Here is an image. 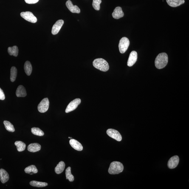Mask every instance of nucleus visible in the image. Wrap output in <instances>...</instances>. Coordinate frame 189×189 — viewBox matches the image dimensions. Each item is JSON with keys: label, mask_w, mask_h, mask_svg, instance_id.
Listing matches in <instances>:
<instances>
[{"label": "nucleus", "mask_w": 189, "mask_h": 189, "mask_svg": "<svg viewBox=\"0 0 189 189\" xmlns=\"http://www.w3.org/2000/svg\"><path fill=\"white\" fill-rule=\"evenodd\" d=\"M39 0H25L26 3L29 4L36 3Z\"/></svg>", "instance_id": "7c9ffc66"}, {"label": "nucleus", "mask_w": 189, "mask_h": 189, "mask_svg": "<svg viewBox=\"0 0 189 189\" xmlns=\"http://www.w3.org/2000/svg\"><path fill=\"white\" fill-rule=\"evenodd\" d=\"M41 146L39 144L37 143H32L28 146L27 150L30 152H35L41 150Z\"/></svg>", "instance_id": "f3484780"}, {"label": "nucleus", "mask_w": 189, "mask_h": 189, "mask_svg": "<svg viewBox=\"0 0 189 189\" xmlns=\"http://www.w3.org/2000/svg\"><path fill=\"white\" fill-rule=\"evenodd\" d=\"M168 62V57L165 53H162L156 57L155 61V65L157 69H163L167 65Z\"/></svg>", "instance_id": "f257e3e1"}, {"label": "nucleus", "mask_w": 189, "mask_h": 189, "mask_svg": "<svg viewBox=\"0 0 189 189\" xmlns=\"http://www.w3.org/2000/svg\"><path fill=\"white\" fill-rule=\"evenodd\" d=\"M106 134L109 137L115 139L118 141L120 142L122 140L121 135L116 130L109 128L107 130Z\"/></svg>", "instance_id": "0eeeda50"}, {"label": "nucleus", "mask_w": 189, "mask_h": 189, "mask_svg": "<svg viewBox=\"0 0 189 189\" xmlns=\"http://www.w3.org/2000/svg\"><path fill=\"white\" fill-rule=\"evenodd\" d=\"M112 16L113 18L117 19L123 17L124 13L122 8L119 7H116L112 13Z\"/></svg>", "instance_id": "4468645a"}, {"label": "nucleus", "mask_w": 189, "mask_h": 189, "mask_svg": "<svg viewBox=\"0 0 189 189\" xmlns=\"http://www.w3.org/2000/svg\"><path fill=\"white\" fill-rule=\"evenodd\" d=\"M19 50L17 46H15L12 47L8 48V52L10 55H13L16 57L18 54Z\"/></svg>", "instance_id": "412c9836"}, {"label": "nucleus", "mask_w": 189, "mask_h": 189, "mask_svg": "<svg viewBox=\"0 0 189 189\" xmlns=\"http://www.w3.org/2000/svg\"><path fill=\"white\" fill-rule=\"evenodd\" d=\"M66 6L71 12L73 13H79L80 12V10L77 5H74L72 1L70 0L67 1Z\"/></svg>", "instance_id": "f8f14e48"}, {"label": "nucleus", "mask_w": 189, "mask_h": 189, "mask_svg": "<svg viewBox=\"0 0 189 189\" xmlns=\"http://www.w3.org/2000/svg\"><path fill=\"white\" fill-rule=\"evenodd\" d=\"M93 65L96 69L103 72H106L109 69V64L102 58H97L93 62Z\"/></svg>", "instance_id": "f03ea898"}, {"label": "nucleus", "mask_w": 189, "mask_h": 189, "mask_svg": "<svg viewBox=\"0 0 189 189\" xmlns=\"http://www.w3.org/2000/svg\"><path fill=\"white\" fill-rule=\"evenodd\" d=\"M69 144L74 149L78 151H81L83 147L81 144L75 139H71L69 141Z\"/></svg>", "instance_id": "ddd939ff"}, {"label": "nucleus", "mask_w": 189, "mask_h": 189, "mask_svg": "<svg viewBox=\"0 0 189 189\" xmlns=\"http://www.w3.org/2000/svg\"><path fill=\"white\" fill-rule=\"evenodd\" d=\"M63 24H64V21L63 20H59L57 21L53 26L52 30V33L53 35H55L58 34Z\"/></svg>", "instance_id": "9d476101"}, {"label": "nucleus", "mask_w": 189, "mask_h": 189, "mask_svg": "<svg viewBox=\"0 0 189 189\" xmlns=\"http://www.w3.org/2000/svg\"><path fill=\"white\" fill-rule=\"evenodd\" d=\"M49 102L47 98L43 99L38 105V109L39 111L41 113L46 112L49 109Z\"/></svg>", "instance_id": "39448f33"}, {"label": "nucleus", "mask_w": 189, "mask_h": 189, "mask_svg": "<svg viewBox=\"0 0 189 189\" xmlns=\"http://www.w3.org/2000/svg\"><path fill=\"white\" fill-rule=\"evenodd\" d=\"M9 179L8 173L3 169H0V180L3 184L5 183Z\"/></svg>", "instance_id": "2eb2a0df"}, {"label": "nucleus", "mask_w": 189, "mask_h": 189, "mask_svg": "<svg viewBox=\"0 0 189 189\" xmlns=\"http://www.w3.org/2000/svg\"><path fill=\"white\" fill-rule=\"evenodd\" d=\"M21 15L24 19L29 22L35 23L37 22V18L31 12H22L21 13Z\"/></svg>", "instance_id": "423d86ee"}, {"label": "nucleus", "mask_w": 189, "mask_h": 189, "mask_svg": "<svg viewBox=\"0 0 189 189\" xmlns=\"http://www.w3.org/2000/svg\"><path fill=\"white\" fill-rule=\"evenodd\" d=\"M16 95L18 97H24L27 95L25 88L22 85L18 87L16 91Z\"/></svg>", "instance_id": "a211bd4d"}, {"label": "nucleus", "mask_w": 189, "mask_h": 189, "mask_svg": "<svg viewBox=\"0 0 189 189\" xmlns=\"http://www.w3.org/2000/svg\"><path fill=\"white\" fill-rule=\"evenodd\" d=\"M123 164L118 162H113L110 164L108 172L110 174H118L123 171Z\"/></svg>", "instance_id": "7ed1b4c3"}, {"label": "nucleus", "mask_w": 189, "mask_h": 189, "mask_svg": "<svg viewBox=\"0 0 189 189\" xmlns=\"http://www.w3.org/2000/svg\"><path fill=\"white\" fill-rule=\"evenodd\" d=\"M17 74V70L15 67H12L11 69L10 80L12 82H13L16 80Z\"/></svg>", "instance_id": "393cba45"}, {"label": "nucleus", "mask_w": 189, "mask_h": 189, "mask_svg": "<svg viewBox=\"0 0 189 189\" xmlns=\"http://www.w3.org/2000/svg\"><path fill=\"white\" fill-rule=\"evenodd\" d=\"M15 144L18 151L22 152L25 149L26 145L24 142L21 141H17L15 142Z\"/></svg>", "instance_id": "5701e85b"}, {"label": "nucleus", "mask_w": 189, "mask_h": 189, "mask_svg": "<svg viewBox=\"0 0 189 189\" xmlns=\"http://www.w3.org/2000/svg\"><path fill=\"white\" fill-rule=\"evenodd\" d=\"M71 167H69L67 168L66 170V179L69 180V182H73L74 180V176L71 173Z\"/></svg>", "instance_id": "bb28decb"}, {"label": "nucleus", "mask_w": 189, "mask_h": 189, "mask_svg": "<svg viewBox=\"0 0 189 189\" xmlns=\"http://www.w3.org/2000/svg\"><path fill=\"white\" fill-rule=\"evenodd\" d=\"M5 98V95L4 91L0 88V100H4Z\"/></svg>", "instance_id": "c756f323"}, {"label": "nucleus", "mask_w": 189, "mask_h": 189, "mask_svg": "<svg viewBox=\"0 0 189 189\" xmlns=\"http://www.w3.org/2000/svg\"><path fill=\"white\" fill-rule=\"evenodd\" d=\"M24 69L27 75H30L32 72V67L30 62L27 61L25 62L24 65Z\"/></svg>", "instance_id": "aec40b11"}, {"label": "nucleus", "mask_w": 189, "mask_h": 189, "mask_svg": "<svg viewBox=\"0 0 189 189\" xmlns=\"http://www.w3.org/2000/svg\"><path fill=\"white\" fill-rule=\"evenodd\" d=\"M167 3L172 7H179L185 3V0H166Z\"/></svg>", "instance_id": "dca6fc26"}, {"label": "nucleus", "mask_w": 189, "mask_h": 189, "mask_svg": "<svg viewBox=\"0 0 189 189\" xmlns=\"http://www.w3.org/2000/svg\"><path fill=\"white\" fill-rule=\"evenodd\" d=\"M25 172L27 174H35L38 173V170L35 165H31L26 167L25 169Z\"/></svg>", "instance_id": "4be33fe9"}, {"label": "nucleus", "mask_w": 189, "mask_h": 189, "mask_svg": "<svg viewBox=\"0 0 189 189\" xmlns=\"http://www.w3.org/2000/svg\"><path fill=\"white\" fill-rule=\"evenodd\" d=\"M29 184L32 186L38 187H45L48 185L47 183L37 182L35 181H32L29 183Z\"/></svg>", "instance_id": "b1692460"}, {"label": "nucleus", "mask_w": 189, "mask_h": 189, "mask_svg": "<svg viewBox=\"0 0 189 189\" xmlns=\"http://www.w3.org/2000/svg\"><path fill=\"white\" fill-rule=\"evenodd\" d=\"M81 102V100L80 98H76L71 101L67 107L65 112L69 113L74 110L78 107Z\"/></svg>", "instance_id": "6e6552de"}, {"label": "nucleus", "mask_w": 189, "mask_h": 189, "mask_svg": "<svg viewBox=\"0 0 189 189\" xmlns=\"http://www.w3.org/2000/svg\"><path fill=\"white\" fill-rule=\"evenodd\" d=\"M65 167V162L63 161L60 162L55 168V173L57 174H61L64 171Z\"/></svg>", "instance_id": "6ab92c4d"}, {"label": "nucleus", "mask_w": 189, "mask_h": 189, "mask_svg": "<svg viewBox=\"0 0 189 189\" xmlns=\"http://www.w3.org/2000/svg\"><path fill=\"white\" fill-rule=\"evenodd\" d=\"M137 53L135 51H132L130 53L127 63L128 66L132 67L134 65L137 61Z\"/></svg>", "instance_id": "9b49d317"}, {"label": "nucleus", "mask_w": 189, "mask_h": 189, "mask_svg": "<svg viewBox=\"0 0 189 189\" xmlns=\"http://www.w3.org/2000/svg\"><path fill=\"white\" fill-rule=\"evenodd\" d=\"M130 45V41L128 38L124 37L121 39L119 43V51L121 53H125L127 50Z\"/></svg>", "instance_id": "20e7f679"}, {"label": "nucleus", "mask_w": 189, "mask_h": 189, "mask_svg": "<svg viewBox=\"0 0 189 189\" xmlns=\"http://www.w3.org/2000/svg\"><path fill=\"white\" fill-rule=\"evenodd\" d=\"M31 132L35 135L42 136L44 135V132L39 128L34 127L31 128Z\"/></svg>", "instance_id": "cd10ccee"}, {"label": "nucleus", "mask_w": 189, "mask_h": 189, "mask_svg": "<svg viewBox=\"0 0 189 189\" xmlns=\"http://www.w3.org/2000/svg\"><path fill=\"white\" fill-rule=\"evenodd\" d=\"M102 2L101 0H93V7L95 10L98 11L100 10V5Z\"/></svg>", "instance_id": "c85d7f7f"}, {"label": "nucleus", "mask_w": 189, "mask_h": 189, "mask_svg": "<svg viewBox=\"0 0 189 189\" xmlns=\"http://www.w3.org/2000/svg\"><path fill=\"white\" fill-rule=\"evenodd\" d=\"M3 123L7 130L10 132H14L15 131V128L13 125L10 122L5 120Z\"/></svg>", "instance_id": "a878e982"}, {"label": "nucleus", "mask_w": 189, "mask_h": 189, "mask_svg": "<svg viewBox=\"0 0 189 189\" xmlns=\"http://www.w3.org/2000/svg\"><path fill=\"white\" fill-rule=\"evenodd\" d=\"M179 162V156H175L172 157L168 161V167L170 169H173L177 166Z\"/></svg>", "instance_id": "1a4fd4ad"}]
</instances>
